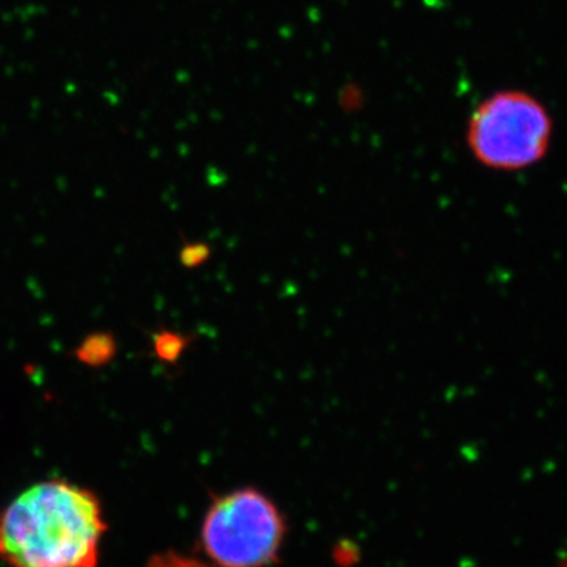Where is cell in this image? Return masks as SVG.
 <instances>
[{
	"instance_id": "1",
	"label": "cell",
	"mask_w": 567,
	"mask_h": 567,
	"mask_svg": "<svg viewBox=\"0 0 567 567\" xmlns=\"http://www.w3.org/2000/svg\"><path fill=\"white\" fill-rule=\"evenodd\" d=\"M107 525L99 496L43 481L0 509V561L9 567H99Z\"/></svg>"
},
{
	"instance_id": "2",
	"label": "cell",
	"mask_w": 567,
	"mask_h": 567,
	"mask_svg": "<svg viewBox=\"0 0 567 567\" xmlns=\"http://www.w3.org/2000/svg\"><path fill=\"white\" fill-rule=\"evenodd\" d=\"M554 137L550 112L527 92H498L470 117L466 145L496 173H520L546 158Z\"/></svg>"
},
{
	"instance_id": "7",
	"label": "cell",
	"mask_w": 567,
	"mask_h": 567,
	"mask_svg": "<svg viewBox=\"0 0 567 567\" xmlns=\"http://www.w3.org/2000/svg\"><path fill=\"white\" fill-rule=\"evenodd\" d=\"M208 257H210V248L204 244L186 245L181 252L182 264L188 268L199 267Z\"/></svg>"
},
{
	"instance_id": "8",
	"label": "cell",
	"mask_w": 567,
	"mask_h": 567,
	"mask_svg": "<svg viewBox=\"0 0 567 567\" xmlns=\"http://www.w3.org/2000/svg\"><path fill=\"white\" fill-rule=\"evenodd\" d=\"M558 567H567V554L565 555V558L561 559Z\"/></svg>"
},
{
	"instance_id": "3",
	"label": "cell",
	"mask_w": 567,
	"mask_h": 567,
	"mask_svg": "<svg viewBox=\"0 0 567 567\" xmlns=\"http://www.w3.org/2000/svg\"><path fill=\"white\" fill-rule=\"evenodd\" d=\"M286 520L270 496L241 487L213 499L203 524V548L216 567H270L278 563Z\"/></svg>"
},
{
	"instance_id": "6",
	"label": "cell",
	"mask_w": 567,
	"mask_h": 567,
	"mask_svg": "<svg viewBox=\"0 0 567 567\" xmlns=\"http://www.w3.org/2000/svg\"><path fill=\"white\" fill-rule=\"evenodd\" d=\"M145 567H216L212 563H204L200 559L186 557L178 551H164L153 555Z\"/></svg>"
},
{
	"instance_id": "5",
	"label": "cell",
	"mask_w": 567,
	"mask_h": 567,
	"mask_svg": "<svg viewBox=\"0 0 567 567\" xmlns=\"http://www.w3.org/2000/svg\"><path fill=\"white\" fill-rule=\"evenodd\" d=\"M189 338L175 331L163 330L153 336V350L163 363H175L181 360L183 352L188 349Z\"/></svg>"
},
{
	"instance_id": "4",
	"label": "cell",
	"mask_w": 567,
	"mask_h": 567,
	"mask_svg": "<svg viewBox=\"0 0 567 567\" xmlns=\"http://www.w3.org/2000/svg\"><path fill=\"white\" fill-rule=\"evenodd\" d=\"M117 353V342L111 333H93L82 341L76 349V358L80 363L91 368H102L114 360Z\"/></svg>"
}]
</instances>
